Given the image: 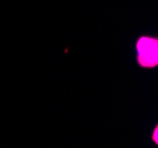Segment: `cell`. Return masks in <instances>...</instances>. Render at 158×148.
<instances>
[{"instance_id": "1", "label": "cell", "mask_w": 158, "mask_h": 148, "mask_svg": "<svg viewBox=\"0 0 158 148\" xmlns=\"http://www.w3.org/2000/svg\"><path fill=\"white\" fill-rule=\"evenodd\" d=\"M138 61L144 67H153L158 62V42L156 39L140 38L137 42Z\"/></svg>"}, {"instance_id": "2", "label": "cell", "mask_w": 158, "mask_h": 148, "mask_svg": "<svg viewBox=\"0 0 158 148\" xmlns=\"http://www.w3.org/2000/svg\"><path fill=\"white\" fill-rule=\"evenodd\" d=\"M153 140L157 142V129H155V132H153Z\"/></svg>"}]
</instances>
